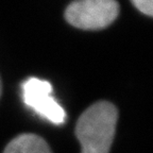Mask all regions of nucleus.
I'll list each match as a JSON object with an SVG mask.
<instances>
[{"label": "nucleus", "instance_id": "f257e3e1", "mask_svg": "<svg viewBox=\"0 0 153 153\" xmlns=\"http://www.w3.org/2000/svg\"><path fill=\"white\" fill-rule=\"evenodd\" d=\"M117 110L106 101L89 106L78 120L76 137L81 143V153H108L117 123Z\"/></svg>", "mask_w": 153, "mask_h": 153}, {"label": "nucleus", "instance_id": "f03ea898", "mask_svg": "<svg viewBox=\"0 0 153 153\" xmlns=\"http://www.w3.org/2000/svg\"><path fill=\"white\" fill-rule=\"evenodd\" d=\"M118 13L116 0H78L67 7L65 17L76 28L100 30L110 26Z\"/></svg>", "mask_w": 153, "mask_h": 153}, {"label": "nucleus", "instance_id": "7ed1b4c3", "mask_svg": "<svg viewBox=\"0 0 153 153\" xmlns=\"http://www.w3.org/2000/svg\"><path fill=\"white\" fill-rule=\"evenodd\" d=\"M25 104L41 117L54 124H62L66 114L52 96V85L48 81L30 78L22 86Z\"/></svg>", "mask_w": 153, "mask_h": 153}, {"label": "nucleus", "instance_id": "20e7f679", "mask_svg": "<svg viewBox=\"0 0 153 153\" xmlns=\"http://www.w3.org/2000/svg\"><path fill=\"white\" fill-rule=\"evenodd\" d=\"M3 153H52L45 140L34 134H22L15 137Z\"/></svg>", "mask_w": 153, "mask_h": 153}, {"label": "nucleus", "instance_id": "39448f33", "mask_svg": "<svg viewBox=\"0 0 153 153\" xmlns=\"http://www.w3.org/2000/svg\"><path fill=\"white\" fill-rule=\"evenodd\" d=\"M131 1L138 11H140L145 15L153 17V0H131Z\"/></svg>", "mask_w": 153, "mask_h": 153}, {"label": "nucleus", "instance_id": "423d86ee", "mask_svg": "<svg viewBox=\"0 0 153 153\" xmlns=\"http://www.w3.org/2000/svg\"><path fill=\"white\" fill-rule=\"evenodd\" d=\"M0 96H1V81H0Z\"/></svg>", "mask_w": 153, "mask_h": 153}]
</instances>
